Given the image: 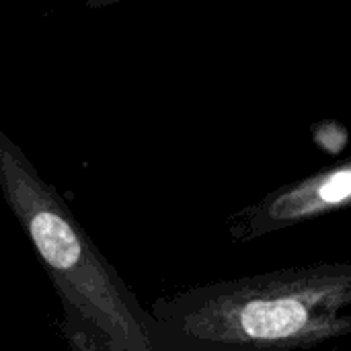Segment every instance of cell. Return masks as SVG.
Listing matches in <instances>:
<instances>
[{"label": "cell", "instance_id": "obj_1", "mask_svg": "<svg viewBox=\"0 0 351 351\" xmlns=\"http://www.w3.org/2000/svg\"><path fill=\"white\" fill-rule=\"evenodd\" d=\"M351 263L185 288L150 306L154 351L311 350L351 335Z\"/></svg>", "mask_w": 351, "mask_h": 351}, {"label": "cell", "instance_id": "obj_3", "mask_svg": "<svg viewBox=\"0 0 351 351\" xmlns=\"http://www.w3.org/2000/svg\"><path fill=\"white\" fill-rule=\"evenodd\" d=\"M351 208V158L286 183L228 218L232 243H249Z\"/></svg>", "mask_w": 351, "mask_h": 351}, {"label": "cell", "instance_id": "obj_4", "mask_svg": "<svg viewBox=\"0 0 351 351\" xmlns=\"http://www.w3.org/2000/svg\"><path fill=\"white\" fill-rule=\"evenodd\" d=\"M117 2H123V0H84V4L88 8H105V6H113Z\"/></svg>", "mask_w": 351, "mask_h": 351}, {"label": "cell", "instance_id": "obj_2", "mask_svg": "<svg viewBox=\"0 0 351 351\" xmlns=\"http://www.w3.org/2000/svg\"><path fill=\"white\" fill-rule=\"evenodd\" d=\"M0 187L62 302V335L80 351H154V319L21 146L0 132Z\"/></svg>", "mask_w": 351, "mask_h": 351}]
</instances>
